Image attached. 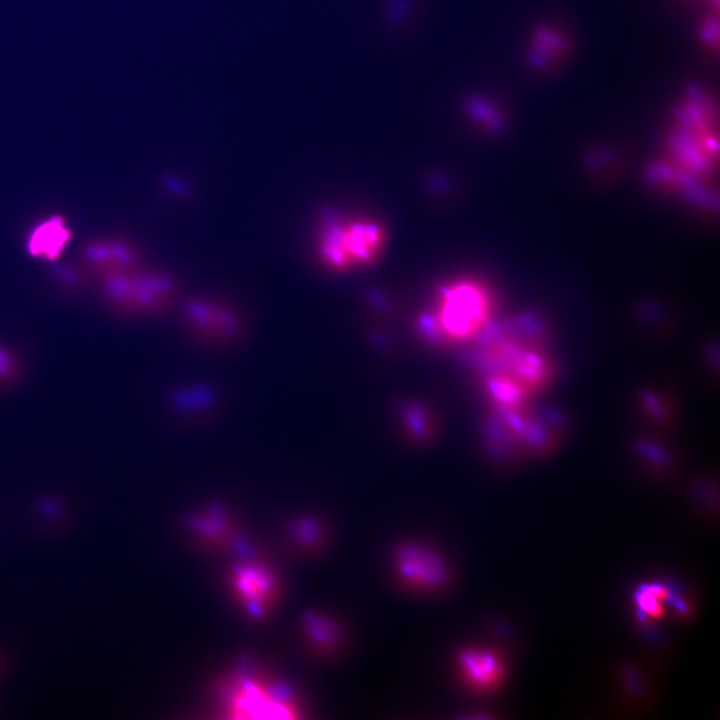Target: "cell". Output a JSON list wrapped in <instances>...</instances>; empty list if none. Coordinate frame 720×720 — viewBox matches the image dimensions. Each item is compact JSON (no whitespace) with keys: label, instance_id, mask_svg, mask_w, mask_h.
Here are the masks:
<instances>
[{"label":"cell","instance_id":"6da1fadb","mask_svg":"<svg viewBox=\"0 0 720 720\" xmlns=\"http://www.w3.org/2000/svg\"><path fill=\"white\" fill-rule=\"evenodd\" d=\"M483 361L489 398L508 421L524 417L552 375L544 331L533 319L496 330L488 338Z\"/></svg>","mask_w":720,"mask_h":720},{"label":"cell","instance_id":"7a4b0ae2","mask_svg":"<svg viewBox=\"0 0 720 720\" xmlns=\"http://www.w3.org/2000/svg\"><path fill=\"white\" fill-rule=\"evenodd\" d=\"M492 301L479 283L459 281L446 287L430 320L431 330L451 343L474 340L491 328Z\"/></svg>","mask_w":720,"mask_h":720},{"label":"cell","instance_id":"3957f363","mask_svg":"<svg viewBox=\"0 0 720 720\" xmlns=\"http://www.w3.org/2000/svg\"><path fill=\"white\" fill-rule=\"evenodd\" d=\"M99 279L106 300L130 316L159 314L173 304L177 295V282L171 274L140 264Z\"/></svg>","mask_w":720,"mask_h":720},{"label":"cell","instance_id":"277c9868","mask_svg":"<svg viewBox=\"0 0 720 720\" xmlns=\"http://www.w3.org/2000/svg\"><path fill=\"white\" fill-rule=\"evenodd\" d=\"M710 100L699 92L688 95L678 110L671 139L672 166L682 177H693L711 169L714 116Z\"/></svg>","mask_w":720,"mask_h":720},{"label":"cell","instance_id":"5b68a950","mask_svg":"<svg viewBox=\"0 0 720 720\" xmlns=\"http://www.w3.org/2000/svg\"><path fill=\"white\" fill-rule=\"evenodd\" d=\"M383 240L381 229L370 222L344 224L326 220L318 244L320 259L334 269L365 264L376 256Z\"/></svg>","mask_w":720,"mask_h":720},{"label":"cell","instance_id":"8992f818","mask_svg":"<svg viewBox=\"0 0 720 720\" xmlns=\"http://www.w3.org/2000/svg\"><path fill=\"white\" fill-rule=\"evenodd\" d=\"M184 325L202 343L225 346L244 335L245 321L229 302L211 296H193L182 307Z\"/></svg>","mask_w":720,"mask_h":720},{"label":"cell","instance_id":"52a82bcc","mask_svg":"<svg viewBox=\"0 0 720 720\" xmlns=\"http://www.w3.org/2000/svg\"><path fill=\"white\" fill-rule=\"evenodd\" d=\"M393 564L400 580L411 588L434 590L444 585L449 578V570L442 557L430 548L405 543L397 547Z\"/></svg>","mask_w":720,"mask_h":720},{"label":"cell","instance_id":"ba28073f","mask_svg":"<svg viewBox=\"0 0 720 720\" xmlns=\"http://www.w3.org/2000/svg\"><path fill=\"white\" fill-rule=\"evenodd\" d=\"M233 590L250 615L255 618L265 614L276 591V581L271 571L258 563H243L234 568Z\"/></svg>","mask_w":720,"mask_h":720},{"label":"cell","instance_id":"9c48e42d","mask_svg":"<svg viewBox=\"0 0 720 720\" xmlns=\"http://www.w3.org/2000/svg\"><path fill=\"white\" fill-rule=\"evenodd\" d=\"M231 710L243 717H277L294 718L295 707L291 704L288 694L273 692L268 687L252 681L245 680L239 684L235 692Z\"/></svg>","mask_w":720,"mask_h":720},{"label":"cell","instance_id":"30bf717a","mask_svg":"<svg viewBox=\"0 0 720 720\" xmlns=\"http://www.w3.org/2000/svg\"><path fill=\"white\" fill-rule=\"evenodd\" d=\"M88 268L99 278L139 265L136 249L120 238H98L88 241L82 249Z\"/></svg>","mask_w":720,"mask_h":720},{"label":"cell","instance_id":"8fae6325","mask_svg":"<svg viewBox=\"0 0 720 720\" xmlns=\"http://www.w3.org/2000/svg\"><path fill=\"white\" fill-rule=\"evenodd\" d=\"M458 667L465 683L478 691L496 688L503 678V664L484 648H466L458 655Z\"/></svg>","mask_w":720,"mask_h":720},{"label":"cell","instance_id":"7c38bea8","mask_svg":"<svg viewBox=\"0 0 720 720\" xmlns=\"http://www.w3.org/2000/svg\"><path fill=\"white\" fill-rule=\"evenodd\" d=\"M73 232L61 215H52L38 223L30 232L26 250L31 257L50 262L58 260L63 254Z\"/></svg>","mask_w":720,"mask_h":720},{"label":"cell","instance_id":"4fadbf2b","mask_svg":"<svg viewBox=\"0 0 720 720\" xmlns=\"http://www.w3.org/2000/svg\"><path fill=\"white\" fill-rule=\"evenodd\" d=\"M216 392L207 384L190 383L178 388L172 396L174 407L189 415H200L215 406Z\"/></svg>","mask_w":720,"mask_h":720},{"label":"cell","instance_id":"5bb4252c","mask_svg":"<svg viewBox=\"0 0 720 720\" xmlns=\"http://www.w3.org/2000/svg\"><path fill=\"white\" fill-rule=\"evenodd\" d=\"M304 623L305 631L315 646L325 651L336 647L339 631L331 619L310 612L305 614Z\"/></svg>","mask_w":720,"mask_h":720},{"label":"cell","instance_id":"9a60e30c","mask_svg":"<svg viewBox=\"0 0 720 720\" xmlns=\"http://www.w3.org/2000/svg\"><path fill=\"white\" fill-rule=\"evenodd\" d=\"M670 590L661 584L647 585L636 596L638 608L647 617H657L662 613L661 601L669 599Z\"/></svg>","mask_w":720,"mask_h":720},{"label":"cell","instance_id":"2e32d148","mask_svg":"<svg viewBox=\"0 0 720 720\" xmlns=\"http://www.w3.org/2000/svg\"><path fill=\"white\" fill-rule=\"evenodd\" d=\"M21 370L17 353L8 345L0 343V388L6 389L17 383Z\"/></svg>","mask_w":720,"mask_h":720},{"label":"cell","instance_id":"e0dca14e","mask_svg":"<svg viewBox=\"0 0 720 720\" xmlns=\"http://www.w3.org/2000/svg\"><path fill=\"white\" fill-rule=\"evenodd\" d=\"M290 530L301 544L309 548L319 545L323 535L319 522L310 517L294 519Z\"/></svg>","mask_w":720,"mask_h":720},{"label":"cell","instance_id":"ac0fdd59","mask_svg":"<svg viewBox=\"0 0 720 720\" xmlns=\"http://www.w3.org/2000/svg\"><path fill=\"white\" fill-rule=\"evenodd\" d=\"M468 111L477 119L488 124H495V116L492 109L481 99L473 98L468 102Z\"/></svg>","mask_w":720,"mask_h":720}]
</instances>
